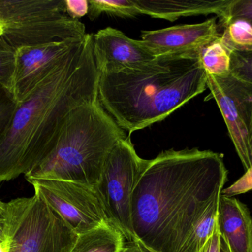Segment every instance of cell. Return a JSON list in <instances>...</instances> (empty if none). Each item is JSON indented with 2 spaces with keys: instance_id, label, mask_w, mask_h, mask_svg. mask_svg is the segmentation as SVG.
Listing matches in <instances>:
<instances>
[{
  "instance_id": "6da1fadb",
  "label": "cell",
  "mask_w": 252,
  "mask_h": 252,
  "mask_svg": "<svg viewBox=\"0 0 252 252\" xmlns=\"http://www.w3.org/2000/svg\"><path fill=\"white\" fill-rule=\"evenodd\" d=\"M229 171L221 154L198 148L148 160L132 194L136 241L154 252H202L217 224Z\"/></svg>"
},
{
  "instance_id": "7a4b0ae2",
  "label": "cell",
  "mask_w": 252,
  "mask_h": 252,
  "mask_svg": "<svg viewBox=\"0 0 252 252\" xmlns=\"http://www.w3.org/2000/svg\"><path fill=\"white\" fill-rule=\"evenodd\" d=\"M93 34L78 41L60 63L18 104L0 140V183L27 174L51 152L69 114L98 99L100 72Z\"/></svg>"
},
{
  "instance_id": "3957f363",
  "label": "cell",
  "mask_w": 252,
  "mask_h": 252,
  "mask_svg": "<svg viewBox=\"0 0 252 252\" xmlns=\"http://www.w3.org/2000/svg\"><path fill=\"white\" fill-rule=\"evenodd\" d=\"M207 78L198 56H158L137 69L100 73L98 99L130 136L205 91Z\"/></svg>"
},
{
  "instance_id": "277c9868",
  "label": "cell",
  "mask_w": 252,
  "mask_h": 252,
  "mask_svg": "<svg viewBox=\"0 0 252 252\" xmlns=\"http://www.w3.org/2000/svg\"><path fill=\"white\" fill-rule=\"evenodd\" d=\"M127 137L99 99L78 107L68 115L53 150L25 179L96 186L109 154Z\"/></svg>"
},
{
  "instance_id": "5b68a950",
  "label": "cell",
  "mask_w": 252,
  "mask_h": 252,
  "mask_svg": "<svg viewBox=\"0 0 252 252\" xmlns=\"http://www.w3.org/2000/svg\"><path fill=\"white\" fill-rule=\"evenodd\" d=\"M8 252H70L78 235L37 192L0 204Z\"/></svg>"
},
{
  "instance_id": "8992f818",
  "label": "cell",
  "mask_w": 252,
  "mask_h": 252,
  "mask_svg": "<svg viewBox=\"0 0 252 252\" xmlns=\"http://www.w3.org/2000/svg\"><path fill=\"white\" fill-rule=\"evenodd\" d=\"M0 39L14 50L81 40L86 27L68 16L64 0H0Z\"/></svg>"
},
{
  "instance_id": "52a82bcc",
  "label": "cell",
  "mask_w": 252,
  "mask_h": 252,
  "mask_svg": "<svg viewBox=\"0 0 252 252\" xmlns=\"http://www.w3.org/2000/svg\"><path fill=\"white\" fill-rule=\"evenodd\" d=\"M147 163L136 153L128 136L109 154L96 186L108 217L127 241H136L132 227V194Z\"/></svg>"
},
{
  "instance_id": "ba28073f",
  "label": "cell",
  "mask_w": 252,
  "mask_h": 252,
  "mask_svg": "<svg viewBox=\"0 0 252 252\" xmlns=\"http://www.w3.org/2000/svg\"><path fill=\"white\" fill-rule=\"evenodd\" d=\"M28 181L77 235L112 224L96 186L50 179Z\"/></svg>"
},
{
  "instance_id": "9c48e42d",
  "label": "cell",
  "mask_w": 252,
  "mask_h": 252,
  "mask_svg": "<svg viewBox=\"0 0 252 252\" xmlns=\"http://www.w3.org/2000/svg\"><path fill=\"white\" fill-rule=\"evenodd\" d=\"M207 75V88L221 112L237 153L247 171L252 168L250 84L231 73L224 77Z\"/></svg>"
},
{
  "instance_id": "30bf717a",
  "label": "cell",
  "mask_w": 252,
  "mask_h": 252,
  "mask_svg": "<svg viewBox=\"0 0 252 252\" xmlns=\"http://www.w3.org/2000/svg\"><path fill=\"white\" fill-rule=\"evenodd\" d=\"M82 40L54 41L17 49L10 90L17 103L22 102L60 63L71 48Z\"/></svg>"
},
{
  "instance_id": "8fae6325",
  "label": "cell",
  "mask_w": 252,
  "mask_h": 252,
  "mask_svg": "<svg viewBox=\"0 0 252 252\" xmlns=\"http://www.w3.org/2000/svg\"><path fill=\"white\" fill-rule=\"evenodd\" d=\"M217 18L201 23L142 31L141 41L157 57L167 55L198 56L200 49L220 36Z\"/></svg>"
},
{
  "instance_id": "7c38bea8",
  "label": "cell",
  "mask_w": 252,
  "mask_h": 252,
  "mask_svg": "<svg viewBox=\"0 0 252 252\" xmlns=\"http://www.w3.org/2000/svg\"><path fill=\"white\" fill-rule=\"evenodd\" d=\"M93 51L100 73L137 69L157 58L141 40L129 38L112 27L93 35Z\"/></svg>"
},
{
  "instance_id": "4fadbf2b",
  "label": "cell",
  "mask_w": 252,
  "mask_h": 252,
  "mask_svg": "<svg viewBox=\"0 0 252 252\" xmlns=\"http://www.w3.org/2000/svg\"><path fill=\"white\" fill-rule=\"evenodd\" d=\"M217 223L220 238L230 252H252V217L246 204L222 195Z\"/></svg>"
},
{
  "instance_id": "5bb4252c",
  "label": "cell",
  "mask_w": 252,
  "mask_h": 252,
  "mask_svg": "<svg viewBox=\"0 0 252 252\" xmlns=\"http://www.w3.org/2000/svg\"><path fill=\"white\" fill-rule=\"evenodd\" d=\"M140 14L174 22L181 17L216 14L222 24L231 0H132Z\"/></svg>"
},
{
  "instance_id": "9a60e30c",
  "label": "cell",
  "mask_w": 252,
  "mask_h": 252,
  "mask_svg": "<svg viewBox=\"0 0 252 252\" xmlns=\"http://www.w3.org/2000/svg\"><path fill=\"white\" fill-rule=\"evenodd\" d=\"M125 240L116 226L103 225L78 235L70 252H123Z\"/></svg>"
},
{
  "instance_id": "2e32d148",
  "label": "cell",
  "mask_w": 252,
  "mask_h": 252,
  "mask_svg": "<svg viewBox=\"0 0 252 252\" xmlns=\"http://www.w3.org/2000/svg\"><path fill=\"white\" fill-rule=\"evenodd\" d=\"M198 56L209 75L224 77L230 74V50L221 35L200 49Z\"/></svg>"
},
{
  "instance_id": "e0dca14e",
  "label": "cell",
  "mask_w": 252,
  "mask_h": 252,
  "mask_svg": "<svg viewBox=\"0 0 252 252\" xmlns=\"http://www.w3.org/2000/svg\"><path fill=\"white\" fill-rule=\"evenodd\" d=\"M103 13L122 18L140 15L132 0H89V18L94 20Z\"/></svg>"
},
{
  "instance_id": "ac0fdd59",
  "label": "cell",
  "mask_w": 252,
  "mask_h": 252,
  "mask_svg": "<svg viewBox=\"0 0 252 252\" xmlns=\"http://www.w3.org/2000/svg\"><path fill=\"white\" fill-rule=\"evenodd\" d=\"M222 39L229 50L252 48V27L243 21L230 22L224 27Z\"/></svg>"
},
{
  "instance_id": "d6986e66",
  "label": "cell",
  "mask_w": 252,
  "mask_h": 252,
  "mask_svg": "<svg viewBox=\"0 0 252 252\" xmlns=\"http://www.w3.org/2000/svg\"><path fill=\"white\" fill-rule=\"evenodd\" d=\"M230 73L252 84V48L230 50Z\"/></svg>"
},
{
  "instance_id": "ffe728a7",
  "label": "cell",
  "mask_w": 252,
  "mask_h": 252,
  "mask_svg": "<svg viewBox=\"0 0 252 252\" xmlns=\"http://www.w3.org/2000/svg\"><path fill=\"white\" fill-rule=\"evenodd\" d=\"M16 65V50L0 39V86L11 90Z\"/></svg>"
},
{
  "instance_id": "44dd1931",
  "label": "cell",
  "mask_w": 252,
  "mask_h": 252,
  "mask_svg": "<svg viewBox=\"0 0 252 252\" xmlns=\"http://www.w3.org/2000/svg\"><path fill=\"white\" fill-rule=\"evenodd\" d=\"M17 105L11 91L0 86V140L10 127Z\"/></svg>"
},
{
  "instance_id": "7402d4cb",
  "label": "cell",
  "mask_w": 252,
  "mask_h": 252,
  "mask_svg": "<svg viewBox=\"0 0 252 252\" xmlns=\"http://www.w3.org/2000/svg\"><path fill=\"white\" fill-rule=\"evenodd\" d=\"M235 21H243L252 27V0H231L226 10L225 27Z\"/></svg>"
},
{
  "instance_id": "603a6c76",
  "label": "cell",
  "mask_w": 252,
  "mask_h": 252,
  "mask_svg": "<svg viewBox=\"0 0 252 252\" xmlns=\"http://www.w3.org/2000/svg\"><path fill=\"white\" fill-rule=\"evenodd\" d=\"M252 191V168L246 171L245 174L230 186L223 189L222 195L234 197Z\"/></svg>"
},
{
  "instance_id": "cb8c5ba5",
  "label": "cell",
  "mask_w": 252,
  "mask_h": 252,
  "mask_svg": "<svg viewBox=\"0 0 252 252\" xmlns=\"http://www.w3.org/2000/svg\"><path fill=\"white\" fill-rule=\"evenodd\" d=\"M66 12L68 16L75 20L89 13L88 0H64Z\"/></svg>"
},
{
  "instance_id": "d4e9b609",
  "label": "cell",
  "mask_w": 252,
  "mask_h": 252,
  "mask_svg": "<svg viewBox=\"0 0 252 252\" xmlns=\"http://www.w3.org/2000/svg\"><path fill=\"white\" fill-rule=\"evenodd\" d=\"M202 252H220V235L218 223Z\"/></svg>"
},
{
  "instance_id": "484cf974",
  "label": "cell",
  "mask_w": 252,
  "mask_h": 252,
  "mask_svg": "<svg viewBox=\"0 0 252 252\" xmlns=\"http://www.w3.org/2000/svg\"><path fill=\"white\" fill-rule=\"evenodd\" d=\"M123 252H148L146 247L138 241H126Z\"/></svg>"
},
{
  "instance_id": "4316f807",
  "label": "cell",
  "mask_w": 252,
  "mask_h": 252,
  "mask_svg": "<svg viewBox=\"0 0 252 252\" xmlns=\"http://www.w3.org/2000/svg\"><path fill=\"white\" fill-rule=\"evenodd\" d=\"M9 244L7 240L2 237L0 238V252H8Z\"/></svg>"
},
{
  "instance_id": "83f0119b",
  "label": "cell",
  "mask_w": 252,
  "mask_h": 252,
  "mask_svg": "<svg viewBox=\"0 0 252 252\" xmlns=\"http://www.w3.org/2000/svg\"><path fill=\"white\" fill-rule=\"evenodd\" d=\"M220 252H230L229 247L221 238H220Z\"/></svg>"
},
{
  "instance_id": "f1b7e54d",
  "label": "cell",
  "mask_w": 252,
  "mask_h": 252,
  "mask_svg": "<svg viewBox=\"0 0 252 252\" xmlns=\"http://www.w3.org/2000/svg\"><path fill=\"white\" fill-rule=\"evenodd\" d=\"M250 84V83H249ZM250 93H251V122H250V125H251V133H252V84H250Z\"/></svg>"
},
{
  "instance_id": "f546056e",
  "label": "cell",
  "mask_w": 252,
  "mask_h": 252,
  "mask_svg": "<svg viewBox=\"0 0 252 252\" xmlns=\"http://www.w3.org/2000/svg\"><path fill=\"white\" fill-rule=\"evenodd\" d=\"M1 34H2V31H1V26H0V37L1 36Z\"/></svg>"
},
{
  "instance_id": "4dcf8cb0",
  "label": "cell",
  "mask_w": 252,
  "mask_h": 252,
  "mask_svg": "<svg viewBox=\"0 0 252 252\" xmlns=\"http://www.w3.org/2000/svg\"><path fill=\"white\" fill-rule=\"evenodd\" d=\"M146 249H147V250H148V252H154L151 251V250H148V248H146Z\"/></svg>"
},
{
  "instance_id": "1f68e13d",
  "label": "cell",
  "mask_w": 252,
  "mask_h": 252,
  "mask_svg": "<svg viewBox=\"0 0 252 252\" xmlns=\"http://www.w3.org/2000/svg\"><path fill=\"white\" fill-rule=\"evenodd\" d=\"M1 200H0V204H1Z\"/></svg>"
}]
</instances>
